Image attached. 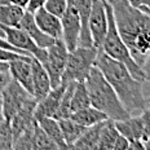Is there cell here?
<instances>
[{"instance_id":"cell-3","label":"cell","mask_w":150,"mask_h":150,"mask_svg":"<svg viewBox=\"0 0 150 150\" xmlns=\"http://www.w3.org/2000/svg\"><path fill=\"white\" fill-rule=\"evenodd\" d=\"M84 83L88 91L91 105L102 111L109 119L117 122L129 117V112L123 106L117 92L106 80L104 74L97 66L91 69Z\"/></svg>"},{"instance_id":"cell-21","label":"cell","mask_w":150,"mask_h":150,"mask_svg":"<svg viewBox=\"0 0 150 150\" xmlns=\"http://www.w3.org/2000/svg\"><path fill=\"white\" fill-rule=\"evenodd\" d=\"M104 122L95 124V126L87 127L86 131L83 132V135L76 140V142L74 144L71 149H83V150L97 149L98 140H100V133H101V128H102Z\"/></svg>"},{"instance_id":"cell-41","label":"cell","mask_w":150,"mask_h":150,"mask_svg":"<svg viewBox=\"0 0 150 150\" xmlns=\"http://www.w3.org/2000/svg\"><path fill=\"white\" fill-rule=\"evenodd\" d=\"M144 144H145V150H150V137Z\"/></svg>"},{"instance_id":"cell-7","label":"cell","mask_w":150,"mask_h":150,"mask_svg":"<svg viewBox=\"0 0 150 150\" xmlns=\"http://www.w3.org/2000/svg\"><path fill=\"white\" fill-rule=\"evenodd\" d=\"M0 35L16 48L26 52L27 54L33 56L39 62H42L47 56V49L40 48L39 45L29 36V34L21 27H11L0 23Z\"/></svg>"},{"instance_id":"cell-8","label":"cell","mask_w":150,"mask_h":150,"mask_svg":"<svg viewBox=\"0 0 150 150\" xmlns=\"http://www.w3.org/2000/svg\"><path fill=\"white\" fill-rule=\"evenodd\" d=\"M0 93H1V97H3L4 119L8 122L14 117L16 112L20 110L31 97H34L13 78H12L11 82L5 86V88Z\"/></svg>"},{"instance_id":"cell-17","label":"cell","mask_w":150,"mask_h":150,"mask_svg":"<svg viewBox=\"0 0 150 150\" xmlns=\"http://www.w3.org/2000/svg\"><path fill=\"white\" fill-rule=\"evenodd\" d=\"M117 129L119 131L120 135H123L128 141L131 140H141L144 141L145 139V132H144V127H142V122L140 118V114L137 115H129L126 119L117 120L115 122Z\"/></svg>"},{"instance_id":"cell-15","label":"cell","mask_w":150,"mask_h":150,"mask_svg":"<svg viewBox=\"0 0 150 150\" xmlns=\"http://www.w3.org/2000/svg\"><path fill=\"white\" fill-rule=\"evenodd\" d=\"M31 69H33V96L36 101H39L52 89L51 79L44 66L34 57L31 58Z\"/></svg>"},{"instance_id":"cell-28","label":"cell","mask_w":150,"mask_h":150,"mask_svg":"<svg viewBox=\"0 0 150 150\" xmlns=\"http://www.w3.org/2000/svg\"><path fill=\"white\" fill-rule=\"evenodd\" d=\"M66 4H67V0H47L44 8L48 12L56 14L57 17L61 18V16L64 14L65 9H66Z\"/></svg>"},{"instance_id":"cell-2","label":"cell","mask_w":150,"mask_h":150,"mask_svg":"<svg viewBox=\"0 0 150 150\" xmlns=\"http://www.w3.org/2000/svg\"><path fill=\"white\" fill-rule=\"evenodd\" d=\"M95 66L101 70L129 115L139 114L146 108L148 102L142 91L144 82L137 80L122 62L111 58L102 49H98Z\"/></svg>"},{"instance_id":"cell-4","label":"cell","mask_w":150,"mask_h":150,"mask_svg":"<svg viewBox=\"0 0 150 150\" xmlns=\"http://www.w3.org/2000/svg\"><path fill=\"white\" fill-rule=\"evenodd\" d=\"M106 11H108V33H106V36H105L104 43H102L101 49L108 56H110L111 58L122 62L137 80L145 82V75L142 73L141 66L133 60L129 49L127 48L126 43L122 40L119 33H118L114 13H112L111 5L108 1H106Z\"/></svg>"},{"instance_id":"cell-14","label":"cell","mask_w":150,"mask_h":150,"mask_svg":"<svg viewBox=\"0 0 150 150\" xmlns=\"http://www.w3.org/2000/svg\"><path fill=\"white\" fill-rule=\"evenodd\" d=\"M34 18H35L38 27L44 34L52 36L53 39L62 38V25L60 17L48 12L44 7H42L34 13Z\"/></svg>"},{"instance_id":"cell-22","label":"cell","mask_w":150,"mask_h":150,"mask_svg":"<svg viewBox=\"0 0 150 150\" xmlns=\"http://www.w3.org/2000/svg\"><path fill=\"white\" fill-rule=\"evenodd\" d=\"M58 122H60V127H61L62 136H64L65 142H66V145L69 146V149H71L74 144L76 142V140L83 135V132L86 131L87 127L76 123V122L73 120L71 118L58 119Z\"/></svg>"},{"instance_id":"cell-25","label":"cell","mask_w":150,"mask_h":150,"mask_svg":"<svg viewBox=\"0 0 150 150\" xmlns=\"http://www.w3.org/2000/svg\"><path fill=\"white\" fill-rule=\"evenodd\" d=\"M31 146L33 150H42V149H48V150H57V145L47 136V133L42 129V127L38 124L35 120L33 128V135H31Z\"/></svg>"},{"instance_id":"cell-43","label":"cell","mask_w":150,"mask_h":150,"mask_svg":"<svg viewBox=\"0 0 150 150\" xmlns=\"http://www.w3.org/2000/svg\"><path fill=\"white\" fill-rule=\"evenodd\" d=\"M9 0H0V5H4V4H8Z\"/></svg>"},{"instance_id":"cell-37","label":"cell","mask_w":150,"mask_h":150,"mask_svg":"<svg viewBox=\"0 0 150 150\" xmlns=\"http://www.w3.org/2000/svg\"><path fill=\"white\" fill-rule=\"evenodd\" d=\"M129 4H132L133 7L140 8V7H146L150 9V0H127Z\"/></svg>"},{"instance_id":"cell-36","label":"cell","mask_w":150,"mask_h":150,"mask_svg":"<svg viewBox=\"0 0 150 150\" xmlns=\"http://www.w3.org/2000/svg\"><path fill=\"white\" fill-rule=\"evenodd\" d=\"M128 149L129 150H144L145 149V144L141 140H131L129 145H128Z\"/></svg>"},{"instance_id":"cell-20","label":"cell","mask_w":150,"mask_h":150,"mask_svg":"<svg viewBox=\"0 0 150 150\" xmlns=\"http://www.w3.org/2000/svg\"><path fill=\"white\" fill-rule=\"evenodd\" d=\"M70 118L73 120H75L76 123L82 124L84 127H91L95 126L97 123H101L106 119H109L108 117L104 114L102 111H100L98 109L93 108L92 105L86 106L83 109H79V110L74 111L73 114L70 115Z\"/></svg>"},{"instance_id":"cell-29","label":"cell","mask_w":150,"mask_h":150,"mask_svg":"<svg viewBox=\"0 0 150 150\" xmlns=\"http://www.w3.org/2000/svg\"><path fill=\"white\" fill-rule=\"evenodd\" d=\"M27 57H33V56L20 54V53H16L13 51H9V49L0 48V62H9L13 60H18V58H27Z\"/></svg>"},{"instance_id":"cell-32","label":"cell","mask_w":150,"mask_h":150,"mask_svg":"<svg viewBox=\"0 0 150 150\" xmlns=\"http://www.w3.org/2000/svg\"><path fill=\"white\" fill-rule=\"evenodd\" d=\"M128 145H129V141H128V140L123 135H120V133H119V136H118L117 140H115L114 150H127Z\"/></svg>"},{"instance_id":"cell-35","label":"cell","mask_w":150,"mask_h":150,"mask_svg":"<svg viewBox=\"0 0 150 150\" xmlns=\"http://www.w3.org/2000/svg\"><path fill=\"white\" fill-rule=\"evenodd\" d=\"M142 73L145 75V82H150V53L148 54V57L145 58L144 64L141 65Z\"/></svg>"},{"instance_id":"cell-33","label":"cell","mask_w":150,"mask_h":150,"mask_svg":"<svg viewBox=\"0 0 150 150\" xmlns=\"http://www.w3.org/2000/svg\"><path fill=\"white\" fill-rule=\"evenodd\" d=\"M0 48H4V49H9V51H13L16 53H20V54H26V56H30V54H27L26 52H23V51H21V49H18V48H16V47H13L12 44H9V43L7 42V40L4 39L1 35H0Z\"/></svg>"},{"instance_id":"cell-6","label":"cell","mask_w":150,"mask_h":150,"mask_svg":"<svg viewBox=\"0 0 150 150\" xmlns=\"http://www.w3.org/2000/svg\"><path fill=\"white\" fill-rule=\"evenodd\" d=\"M45 49L47 56L40 64L44 66L49 75L52 88H56L62 82V75H64L67 62L69 49L65 45V43L62 42V39H56L54 43Z\"/></svg>"},{"instance_id":"cell-23","label":"cell","mask_w":150,"mask_h":150,"mask_svg":"<svg viewBox=\"0 0 150 150\" xmlns=\"http://www.w3.org/2000/svg\"><path fill=\"white\" fill-rule=\"evenodd\" d=\"M26 9L14 5L12 3L0 5V23L11 27H18Z\"/></svg>"},{"instance_id":"cell-24","label":"cell","mask_w":150,"mask_h":150,"mask_svg":"<svg viewBox=\"0 0 150 150\" xmlns=\"http://www.w3.org/2000/svg\"><path fill=\"white\" fill-rule=\"evenodd\" d=\"M118 136H119V131L117 129L115 122L112 119H106L101 128L97 149L98 150H114V144Z\"/></svg>"},{"instance_id":"cell-39","label":"cell","mask_w":150,"mask_h":150,"mask_svg":"<svg viewBox=\"0 0 150 150\" xmlns=\"http://www.w3.org/2000/svg\"><path fill=\"white\" fill-rule=\"evenodd\" d=\"M4 111H3V97H1V93H0V123L4 122Z\"/></svg>"},{"instance_id":"cell-1","label":"cell","mask_w":150,"mask_h":150,"mask_svg":"<svg viewBox=\"0 0 150 150\" xmlns=\"http://www.w3.org/2000/svg\"><path fill=\"white\" fill-rule=\"evenodd\" d=\"M111 5L117 30L133 60L141 66L150 53V16L127 0H106Z\"/></svg>"},{"instance_id":"cell-30","label":"cell","mask_w":150,"mask_h":150,"mask_svg":"<svg viewBox=\"0 0 150 150\" xmlns=\"http://www.w3.org/2000/svg\"><path fill=\"white\" fill-rule=\"evenodd\" d=\"M140 114V118H141V122H142V127H144V132H145V139H144V142L150 137V106L148 108L146 106L145 109L139 112Z\"/></svg>"},{"instance_id":"cell-44","label":"cell","mask_w":150,"mask_h":150,"mask_svg":"<svg viewBox=\"0 0 150 150\" xmlns=\"http://www.w3.org/2000/svg\"><path fill=\"white\" fill-rule=\"evenodd\" d=\"M146 102H148V105H150V96H149L148 98H146Z\"/></svg>"},{"instance_id":"cell-16","label":"cell","mask_w":150,"mask_h":150,"mask_svg":"<svg viewBox=\"0 0 150 150\" xmlns=\"http://www.w3.org/2000/svg\"><path fill=\"white\" fill-rule=\"evenodd\" d=\"M18 27H21L22 30L26 31V33L29 34V36L40 47V48H48V47L52 45L56 40V39H53L52 36L44 34L39 27H38V25L35 22V18H34V13H30V12H27V11L25 12V14H23L22 20H21L20 25H18Z\"/></svg>"},{"instance_id":"cell-34","label":"cell","mask_w":150,"mask_h":150,"mask_svg":"<svg viewBox=\"0 0 150 150\" xmlns=\"http://www.w3.org/2000/svg\"><path fill=\"white\" fill-rule=\"evenodd\" d=\"M12 76L8 70H0V92L5 88V86L11 82Z\"/></svg>"},{"instance_id":"cell-13","label":"cell","mask_w":150,"mask_h":150,"mask_svg":"<svg viewBox=\"0 0 150 150\" xmlns=\"http://www.w3.org/2000/svg\"><path fill=\"white\" fill-rule=\"evenodd\" d=\"M36 100L34 97H31L29 101L25 104L22 108L20 109L16 115L9 120L13 131V137L14 140L17 139L25 129H27L30 126H33L35 122V117H34V111H35V106H36Z\"/></svg>"},{"instance_id":"cell-38","label":"cell","mask_w":150,"mask_h":150,"mask_svg":"<svg viewBox=\"0 0 150 150\" xmlns=\"http://www.w3.org/2000/svg\"><path fill=\"white\" fill-rule=\"evenodd\" d=\"M9 3H12V4L14 5H18V7L26 9L27 7V3H29V0H9Z\"/></svg>"},{"instance_id":"cell-5","label":"cell","mask_w":150,"mask_h":150,"mask_svg":"<svg viewBox=\"0 0 150 150\" xmlns=\"http://www.w3.org/2000/svg\"><path fill=\"white\" fill-rule=\"evenodd\" d=\"M98 49L95 45L82 47L78 45L67 54V62L65 67L62 82H84L88 76L91 69L95 66L96 56Z\"/></svg>"},{"instance_id":"cell-40","label":"cell","mask_w":150,"mask_h":150,"mask_svg":"<svg viewBox=\"0 0 150 150\" xmlns=\"http://www.w3.org/2000/svg\"><path fill=\"white\" fill-rule=\"evenodd\" d=\"M0 70H8V62H0Z\"/></svg>"},{"instance_id":"cell-27","label":"cell","mask_w":150,"mask_h":150,"mask_svg":"<svg viewBox=\"0 0 150 150\" xmlns=\"http://www.w3.org/2000/svg\"><path fill=\"white\" fill-rule=\"evenodd\" d=\"M14 137L12 131L11 123L4 120L0 123V150H11L13 149Z\"/></svg>"},{"instance_id":"cell-10","label":"cell","mask_w":150,"mask_h":150,"mask_svg":"<svg viewBox=\"0 0 150 150\" xmlns=\"http://www.w3.org/2000/svg\"><path fill=\"white\" fill-rule=\"evenodd\" d=\"M88 29L91 33L93 45L101 49L102 43L108 33V11H106V0H92V11H91Z\"/></svg>"},{"instance_id":"cell-12","label":"cell","mask_w":150,"mask_h":150,"mask_svg":"<svg viewBox=\"0 0 150 150\" xmlns=\"http://www.w3.org/2000/svg\"><path fill=\"white\" fill-rule=\"evenodd\" d=\"M31 58H18L8 62V71L14 80H17L30 95H33V69Z\"/></svg>"},{"instance_id":"cell-31","label":"cell","mask_w":150,"mask_h":150,"mask_svg":"<svg viewBox=\"0 0 150 150\" xmlns=\"http://www.w3.org/2000/svg\"><path fill=\"white\" fill-rule=\"evenodd\" d=\"M45 1H47V0H29L27 7H26V11L30 12V13H35L38 9L44 7Z\"/></svg>"},{"instance_id":"cell-18","label":"cell","mask_w":150,"mask_h":150,"mask_svg":"<svg viewBox=\"0 0 150 150\" xmlns=\"http://www.w3.org/2000/svg\"><path fill=\"white\" fill-rule=\"evenodd\" d=\"M75 7L78 9V13L80 17V36H79V45L82 47H92L93 42L91 38V33L88 29V21L91 11H92V0H74Z\"/></svg>"},{"instance_id":"cell-19","label":"cell","mask_w":150,"mask_h":150,"mask_svg":"<svg viewBox=\"0 0 150 150\" xmlns=\"http://www.w3.org/2000/svg\"><path fill=\"white\" fill-rule=\"evenodd\" d=\"M35 120L42 127V129L47 133V136L57 145L58 149H69V146L66 145V142L64 140V136H62V131L58 119L52 117H43Z\"/></svg>"},{"instance_id":"cell-26","label":"cell","mask_w":150,"mask_h":150,"mask_svg":"<svg viewBox=\"0 0 150 150\" xmlns=\"http://www.w3.org/2000/svg\"><path fill=\"white\" fill-rule=\"evenodd\" d=\"M89 96L88 91H87V86L84 82H76L75 88L73 92V97H71V111H76L79 109H83L86 106H89Z\"/></svg>"},{"instance_id":"cell-9","label":"cell","mask_w":150,"mask_h":150,"mask_svg":"<svg viewBox=\"0 0 150 150\" xmlns=\"http://www.w3.org/2000/svg\"><path fill=\"white\" fill-rule=\"evenodd\" d=\"M61 25H62V42L67 47L69 52L74 51L79 45V36H80V17L78 13V9L75 7L74 0H67L66 9L64 14L61 16Z\"/></svg>"},{"instance_id":"cell-11","label":"cell","mask_w":150,"mask_h":150,"mask_svg":"<svg viewBox=\"0 0 150 150\" xmlns=\"http://www.w3.org/2000/svg\"><path fill=\"white\" fill-rule=\"evenodd\" d=\"M66 84L67 83L61 82L60 86L56 87V88H52L44 97L36 102L35 111H34L35 119H39V118H43V117L54 118L58 106H60L62 93H64L65 88H66Z\"/></svg>"},{"instance_id":"cell-42","label":"cell","mask_w":150,"mask_h":150,"mask_svg":"<svg viewBox=\"0 0 150 150\" xmlns=\"http://www.w3.org/2000/svg\"><path fill=\"white\" fill-rule=\"evenodd\" d=\"M140 9H141L142 12H145L146 14H149V16H150V9H148L146 7H140Z\"/></svg>"}]
</instances>
